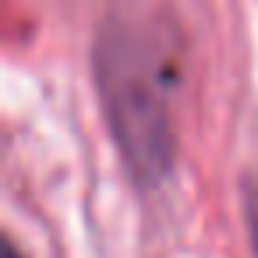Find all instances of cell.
<instances>
[{
  "mask_svg": "<svg viewBox=\"0 0 258 258\" xmlns=\"http://www.w3.org/2000/svg\"><path fill=\"white\" fill-rule=\"evenodd\" d=\"M244 216H247V230H251V247L258 258V177L244 180Z\"/></svg>",
  "mask_w": 258,
  "mask_h": 258,
  "instance_id": "obj_2",
  "label": "cell"
},
{
  "mask_svg": "<svg viewBox=\"0 0 258 258\" xmlns=\"http://www.w3.org/2000/svg\"><path fill=\"white\" fill-rule=\"evenodd\" d=\"M4 258H22V254L15 251V244H8V247H4Z\"/></svg>",
  "mask_w": 258,
  "mask_h": 258,
  "instance_id": "obj_3",
  "label": "cell"
},
{
  "mask_svg": "<svg viewBox=\"0 0 258 258\" xmlns=\"http://www.w3.org/2000/svg\"><path fill=\"white\" fill-rule=\"evenodd\" d=\"M96 82L110 135L138 184L152 187L173 170L170 53L145 29L110 22L96 39Z\"/></svg>",
  "mask_w": 258,
  "mask_h": 258,
  "instance_id": "obj_1",
  "label": "cell"
}]
</instances>
